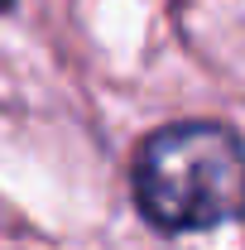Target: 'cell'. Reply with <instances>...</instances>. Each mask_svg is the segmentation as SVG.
I'll use <instances>...</instances> for the list:
<instances>
[{"label":"cell","instance_id":"cell-1","mask_svg":"<svg viewBox=\"0 0 245 250\" xmlns=\"http://www.w3.org/2000/svg\"><path fill=\"white\" fill-rule=\"evenodd\" d=\"M130 202L159 236L245 221V140L226 121H168L130 154Z\"/></svg>","mask_w":245,"mask_h":250},{"label":"cell","instance_id":"cell-2","mask_svg":"<svg viewBox=\"0 0 245 250\" xmlns=\"http://www.w3.org/2000/svg\"><path fill=\"white\" fill-rule=\"evenodd\" d=\"M0 10H15V0H0Z\"/></svg>","mask_w":245,"mask_h":250}]
</instances>
